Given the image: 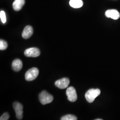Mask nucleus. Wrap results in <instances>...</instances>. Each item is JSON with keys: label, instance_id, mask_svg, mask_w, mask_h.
Here are the masks:
<instances>
[{"label": "nucleus", "instance_id": "f257e3e1", "mask_svg": "<svg viewBox=\"0 0 120 120\" xmlns=\"http://www.w3.org/2000/svg\"><path fill=\"white\" fill-rule=\"evenodd\" d=\"M101 94V91L98 89H92L88 90L85 94V98L87 101L89 103H92L95 99Z\"/></svg>", "mask_w": 120, "mask_h": 120}, {"label": "nucleus", "instance_id": "f03ea898", "mask_svg": "<svg viewBox=\"0 0 120 120\" xmlns=\"http://www.w3.org/2000/svg\"><path fill=\"white\" fill-rule=\"evenodd\" d=\"M39 99L40 102L45 105L51 103L53 100V98L47 92L43 91L39 95Z\"/></svg>", "mask_w": 120, "mask_h": 120}, {"label": "nucleus", "instance_id": "7ed1b4c3", "mask_svg": "<svg viewBox=\"0 0 120 120\" xmlns=\"http://www.w3.org/2000/svg\"><path fill=\"white\" fill-rule=\"evenodd\" d=\"M39 70L36 68H33L28 70L25 74V78L27 81H32L38 77Z\"/></svg>", "mask_w": 120, "mask_h": 120}, {"label": "nucleus", "instance_id": "20e7f679", "mask_svg": "<svg viewBox=\"0 0 120 120\" xmlns=\"http://www.w3.org/2000/svg\"><path fill=\"white\" fill-rule=\"evenodd\" d=\"M66 94L69 101L71 102H75L77 101V92L73 87H69L67 89Z\"/></svg>", "mask_w": 120, "mask_h": 120}, {"label": "nucleus", "instance_id": "39448f33", "mask_svg": "<svg viewBox=\"0 0 120 120\" xmlns=\"http://www.w3.org/2000/svg\"><path fill=\"white\" fill-rule=\"evenodd\" d=\"M24 54L27 57H37L40 55V51L37 48H30L26 49Z\"/></svg>", "mask_w": 120, "mask_h": 120}, {"label": "nucleus", "instance_id": "423d86ee", "mask_svg": "<svg viewBox=\"0 0 120 120\" xmlns=\"http://www.w3.org/2000/svg\"><path fill=\"white\" fill-rule=\"evenodd\" d=\"M13 107L17 119L22 120L23 117V106L20 103L16 102L13 104Z\"/></svg>", "mask_w": 120, "mask_h": 120}, {"label": "nucleus", "instance_id": "0eeeda50", "mask_svg": "<svg viewBox=\"0 0 120 120\" xmlns=\"http://www.w3.org/2000/svg\"><path fill=\"white\" fill-rule=\"evenodd\" d=\"M70 83V81L67 78H63L56 81L55 85L60 89H64L68 87Z\"/></svg>", "mask_w": 120, "mask_h": 120}, {"label": "nucleus", "instance_id": "6e6552de", "mask_svg": "<svg viewBox=\"0 0 120 120\" xmlns=\"http://www.w3.org/2000/svg\"><path fill=\"white\" fill-rule=\"evenodd\" d=\"M105 15L108 18H111L113 20H117L120 17L119 12L116 9H109L105 13Z\"/></svg>", "mask_w": 120, "mask_h": 120}, {"label": "nucleus", "instance_id": "1a4fd4ad", "mask_svg": "<svg viewBox=\"0 0 120 120\" xmlns=\"http://www.w3.org/2000/svg\"><path fill=\"white\" fill-rule=\"evenodd\" d=\"M33 29L32 26H26L22 32V37L25 39L29 38L33 34Z\"/></svg>", "mask_w": 120, "mask_h": 120}, {"label": "nucleus", "instance_id": "9d476101", "mask_svg": "<svg viewBox=\"0 0 120 120\" xmlns=\"http://www.w3.org/2000/svg\"><path fill=\"white\" fill-rule=\"evenodd\" d=\"M25 3V0H15L13 4V9L15 11H19L22 9Z\"/></svg>", "mask_w": 120, "mask_h": 120}, {"label": "nucleus", "instance_id": "9b49d317", "mask_svg": "<svg viewBox=\"0 0 120 120\" xmlns=\"http://www.w3.org/2000/svg\"><path fill=\"white\" fill-rule=\"evenodd\" d=\"M23 64L22 60L18 59L14 60L12 63V68L15 72H18L22 69Z\"/></svg>", "mask_w": 120, "mask_h": 120}, {"label": "nucleus", "instance_id": "f8f14e48", "mask_svg": "<svg viewBox=\"0 0 120 120\" xmlns=\"http://www.w3.org/2000/svg\"><path fill=\"white\" fill-rule=\"evenodd\" d=\"M69 3L72 7L75 9L81 8L83 5L82 0H70Z\"/></svg>", "mask_w": 120, "mask_h": 120}, {"label": "nucleus", "instance_id": "ddd939ff", "mask_svg": "<svg viewBox=\"0 0 120 120\" xmlns=\"http://www.w3.org/2000/svg\"><path fill=\"white\" fill-rule=\"evenodd\" d=\"M77 117L76 116L71 114L63 116L60 119L61 120H77Z\"/></svg>", "mask_w": 120, "mask_h": 120}, {"label": "nucleus", "instance_id": "4468645a", "mask_svg": "<svg viewBox=\"0 0 120 120\" xmlns=\"http://www.w3.org/2000/svg\"><path fill=\"white\" fill-rule=\"evenodd\" d=\"M8 47L7 43L3 40L0 41V50H4Z\"/></svg>", "mask_w": 120, "mask_h": 120}, {"label": "nucleus", "instance_id": "2eb2a0df", "mask_svg": "<svg viewBox=\"0 0 120 120\" xmlns=\"http://www.w3.org/2000/svg\"><path fill=\"white\" fill-rule=\"evenodd\" d=\"M0 18L2 22L4 24L6 22V17L5 13L4 11H1L0 12Z\"/></svg>", "mask_w": 120, "mask_h": 120}, {"label": "nucleus", "instance_id": "dca6fc26", "mask_svg": "<svg viewBox=\"0 0 120 120\" xmlns=\"http://www.w3.org/2000/svg\"><path fill=\"white\" fill-rule=\"evenodd\" d=\"M9 118V113L7 112H5L0 117V120H7Z\"/></svg>", "mask_w": 120, "mask_h": 120}, {"label": "nucleus", "instance_id": "f3484780", "mask_svg": "<svg viewBox=\"0 0 120 120\" xmlns=\"http://www.w3.org/2000/svg\"><path fill=\"white\" fill-rule=\"evenodd\" d=\"M96 120H102V119H96Z\"/></svg>", "mask_w": 120, "mask_h": 120}]
</instances>
